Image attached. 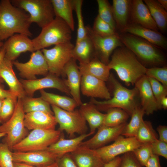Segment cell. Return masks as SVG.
Instances as JSON below:
<instances>
[{"mask_svg": "<svg viewBox=\"0 0 167 167\" xmlns=\"http://www.w3.org/2000/svg\"><path fill=\"white\" fill-rule=\"evenodd\" d=\"M107 65L110 70L115 71L121 80L129 85L135 84L145 75L147 69L135 55L124 46L114 51Z\"/></svg>", "mask_w": 167, "mask_h": 167, "instance_id": "cell-1", "label": "cell"}, {"mask_svg": "<svg viewBox=\"0 0 167 167\" xmlns=\"http://www.w3.org/2000/svg\"><path fill=\"white\" fill-rule=\"evenodd\" d=\"M29 15L13 6L9 0L0 2V41L7 40L15 34L31 37Z\"/></svg>", "mask_w": 167, "mask_h": 167, "instance_id": "cell-2", "label": "cell"}, {"mask_svg": "<svg viewBox=\"0 0 167 167\" xmlns=\"http://www.w3.org/2000/svg\"><path fill=\"white\" fill-rule=\"evenodd\" d=\"M124 46L132 52L145 64L154 67L166 64L165 56L160 48L139 37L128 33L119 35Z\"/></svg>", "mask_w": 167, "mask_h": 167, "instance_id": "cell-3", "label": "cell"}, {"mask_svg": "<svg viewBox=\"0 0 167 167\" xmlns=\"http://www.w3.org/2000/svg\"><path fill=\"white\" fill-rule=\"evenodd\" d=\"M108 80L110 81L113 88V97L101 101L92 98L90 102L94 104L99 110L107 111L111 108H118L131 116L138 106L135 100L138 92L137 89L135 87L132 89L126 88L111 75H110Z\"/></svg>", "mask_w": 167, "mask_h": 167, "instance_id": "cell-4", "label": "cell"}, {"mask_svg": "<svg viewBox=\"0 0 167 167\" xmlns=\"http://www.w3.org/2000/svg\"><path fill=\"white\" fill-rule=\"evenodd\" d=\"M72 31L63 20L55 16L51 23L42 28L41 32L37 37L32 40L34 51L52 45L70 42Z\"/></svg>", "mask_w": 167, "mask_h": 167, "instance_id": "cell-5", "label": "cell"}, {"mask_svg": "<svg viewBox=\"0 0 167 167\" xmlns=\"http://www.w3.org/2000/svg\"><path fill=\"white\" fill-rule=\"evenodd\" d=\"M14 6L29 14V21L42 28L51 23L55 16L50 0H12Z\"/></svg>", "mask_w": 167, "mask_h": 167, "instance_id": "cell-6", "label": "cell"}, {"mask_svg": "<svg viewBox=\"0 0 167 167\" xmlns=\"http://www.w3.org/2000/svg\"><path fill=\"white\" fill-rule=\"evenodd\" d=\"M25 114L22 99L18 98L12 115L7 121L0 125V132L6 134L3 143L6 144L11 151L14 146L28 134V129L24 124Z\"/></svg>", "mask_w": 167, "mask_h": 167, "instance_id": "cell-7", "label": "cell"}, {"mask_svg": "<svg viewBox=\"0 0 167 167\" xmlns=\"http://www.w3.org/2000/svg\"><path fill=\"white\" fill-rule=\"evenodd\" d=\"M62 134V132L55 129L33 130L14 146L12 150L26 152L46 150L58 140Z\"/></svg>", "mask_w": 167, "mask_h": 167, "instance_id": "cell-8", "label": "cell"}, {"mask_svg": "<svg viewBox=\"0 0 167 167\" xmlns=\"http://www.w3.org/2000/svg\"><path fill=\"white\" fill-rule=\"evenodd\" d=\"M51 105L56 122L59 125L58 130L65 131L71 138H74L75 134L80 135L87 133L86 122L79 109L69 111Z\"/></svg>", "mask_w": 167, "mask_h": 167, "instance_id": "cell-9", "label": "cell"}, {"mask_svg": "<svg viewBox=\"0 0 167 167\" xmlns=\"http://www.w3.org/2000/svg\"><path fill=\"white\" fill-rule=\"evenodd\" d=\"M74 46L70 41L55 45L50 49H41L48 64L49 73L58 77L62 75L65 66L72 58Z\"/></svg>", "mask_w": 167, "mask_h": 167, "instance_id": "cell-10", "label": "cell"}, {"mask_svg": "<svg viewBox=\"0 0 167 167\" xmlns=\"http://www.w3.org/2000/svg\"><path fill=\"white\" fill-rule=\"evenodd\" d=\"M87 35L93 44L96 57L102 62L107 65L111 54L117 48L124 46L119 34L110 36H99L92 31L90 26H85Z\"/></svg>", "mask_w": 167, "mask_h": 167, "instance_id": "cell-11", "label": "cell"}, {"mask_svg": "<svg viewBox=\"0 0 167 167\" xmlns=\"http://www.w3.org/2000/svg\"><path fill=\"white\" fill-rule=\"evenodd\" d=\"M142 144L135 137H125L120 135L114 140L112 144L94 150L104 163H106L121 154L132 152Z\"/></svg>", "mask_w": 167, "mask_h": 167, "instance_id": "cell-12", "label": "cell"}, {"mask_svg": "<svg viewBox=\"0 0 167 167\" xmlns=\"http://www.w3.org/2000/svg\"><path fill=\"white\" fill-rule=\"evenodd\" d=\"M12 63L19 71L20 76L24 79H36L37 75L46 76L49 73L48 64L41 50L32 53L30 59L26 62L16 61Z\"/></svg>", "mask_w": 167, "mask_h": 167, "instance_id": "cell-13", "label": "cell"}, {"mask_svg": "<svg viewBox=\"0 0 167 167\" xmlns=\"http://www.w3.org/2000/svg\"><path fill=\"white\" fill-rule=\"evenodd\" d=\"M19 81L27 96H28L33 97L36 91L47 88L57 89L68 95H70L69 90L63 80L49 73L41 78L30 80L21 79Z\"/></svg>", "mask_w": 167, "mask_h": 167, "instance_id": "cell-14", "label": "cell"}, {"mask_svg": "<svg viewBox=\"0 0 167 167\" xmlns=\"http://www.w3.org/2000/svg\"><path fill=\"white\" fill-rule=\"evenodd\" d=\"M126 124V122L114 127L102 125L98 129L97 132L92 137L83 141L80 145L93 150L102 147L121 135Z\"/></svg>", "mask_w": 167, "mask_h": 167, "instance_id": "cell-15", "label": "cell"}, {"mask_svg": "<svg viewBox=\"0 0 167 167\" xmlns=\"http://www.w3.org/2000/svg\"><path fill=\"white\" fill-rule=\"evenodd\" d=\"M3 47L5 51L4 58L12 62L22 53L35 52L32 40L28 36L21 34H15L9 38Z\"/></svg>", "mask_w": 167, "mask_h": 167, "instance_id": "cell-16", "label": "cell"}, {"mask_svg": "<svg viewBox=\"0 0 167 167\" xmlns=\"http://www.w3.org/2000/svg\"><path fill=\"white\" fill-rule=\"evenodd\" d=\"M14 162L34 166H45L56 162L57 155L47 150L26 152H13Z\"/></svg>", "mask_w": 167, "mask_h": 167, "instance_id": "cell-17", "label": "cell"}, {"mask_svg": "<svg viewBox=\"0 0 167 167\" xmlns=\"http://www.w3.org/2000/svg\"><path fill=\"white\" fill-rule=\"evenodd\" d=\"M62 75H67V79L63 80L64 83L70 95L78 106H80L83 103L80 94L82 75L75 59L72 58L67 63L64 68Z\"/></svg>", "mask_w": 167, "mask_h": 167, "instance_id": "cell-18", "label": "cell"}, {"mask_svg": "<svg viewBox=\"0 0 167 167\" xmlns=\"http://www.w3.org/2000/svg\"><path fill=\"white\" fill-rule=\"evenodd\" d=\"M80 90L83 95L92 98L107 100L111 98L105 82L90 75H82Z\"/></svg>", "mask_w": 167, "mask_h": 167, "instance_id": "cell-19", "label": "cell"}, {"mask_svg": "<svg viewBox=\"0 0 167 167\" xmlns=\"http://www.w3.org/2000/svg\"><path fill=\"white\" fill-rule=\"evenodd\" d=\"M122 33L131 34L144 39L160 49H167V39L158 31L130 23Z\"/></svg>", "mask_w": 167, "mask_h": 167, "instance_id": "cell-20", "label": "cell"}, {"mask_svg": "<svg viewBox=\"0 0 167 167\" xmlns=\"http://www.w3.org/2000/svg\"><path fill=\"white\" fill-rule=\"evenodd\" d=\"M130 23L158 31L147 6L142 0H132Z\"/></svg>", "mask_w": 167, "mask_h": 167, "instance_id": "cell-21", "label": "cell"}, {"mask_svg": "<svg viewBox=\"0 0 167 167\" xmlns=\"http://www.w3.org/2000/svg\"><path fill=\"white\" fill-rule=\"evenodd\" d=\"M135 85L139 93L141 107L145 114L149 115L159 109L148 77L146 75L143 76L137 80Z\"/></svg>", "mask_w": 167, "mask_h": 167, "instance_id": "cell-22", "label": "cell"}, {"mask_svg": "<svg viewBox=\"0 0 167 167\" xmlns=\"http://www.w3.org/2000/svg\"><path fill=\"white\" fill-rule=\"evenodd\" d=\"M24 124L28 130H54L57 123L54 115L44 112L36 111L25 113Z\"/></svg>", "mask_w": 167, "mask_h": 167, "instance_id": "cell-23", "label": "cell"}, {"mask_svg": "<svg viewBox=\"0 0 167 167\" xmlns=\"http://www.w3.org/2000/svg\"><path fill=\"white\" fill-rule=\"evenodd\" d=\"M12 62L4 58L0 65V77L8 86L9 89L18 98L27 96L22 84L17 79L13 69Z\"/></svg>", "mask_w": 167, "mask_h": 167, "instance_id": "cell-24", "label": "cell"}, {"mask_svg": "<svg viewBox=\"0 0 167 167\" xmlns=\"http://www.w3.org/2000/svg\"><path fill=\"white\" fill-rule=\"evenodd\" d=\"M70 154L77 167H103L105 164L94 150L81 146Z\"/></svg>", "mask_w": 167, "mask_h": 167, "instance_id": "cell-25", "label": "cell"}, {"mask_svg": "<svg viewBox=\"0 0 167 167\" xmlns=\"http://www.w3.org/2000/svg\"><path fill=\"white\" fill-rule=\"evenodd\" d=\"M91 135L89 133L75 138L66 139L62 134L58 140L49 146L46 150L55 154L58 158L61 157L74 151L86 138Z\"/></svg>", "mask_w": 167, "mask_h": 167, "instance_id": "cell-26", "label": "cell"}, {"mask_svg": "<svg viewBox=\"0 0 167 167\" xmlns=\"http://www.w3.org/2000/svg\"><path fill=\"white\" fill-rule=\"evenodd\" d=\"M112 6L116 30L122 33L130 23L132 0H113Z\"/></svg>", "mask_w": 167, "mask_h": 167, "instance_id": "cell-27", "label": "cell"}, {"mask_svg": "<svg viewBox=\"0 0 167 167\" xmlns=\"http://www.w3.org/2000/svg\"><path fill=\"white\" fill-rule=\"evenodd\" d=\"M79 69L82 75H88L104 82L108 80L110 76V71L108 65L101 62L96 57L88 63H79Z\"/></svg>", "mask_w": 167, "mask_h": 167, "instance_id": "cell-28", "label": "cell"}, {"mask_svg": "<svg viewBox=\"0 0 167 167\" xmlns=\"http://www.w3.org/2000/svg\"><path fill=\"white\" fill-rule=\"evenodd\" d=\"M86 122L89 124L92 135L96 130L103 125L105 114L101 112L95 105L91 102L82 103L79 109Z\"/></svg>", "mask_w": 167, "mask_h": 167, "instance_id": "cell-29", "label": "cell"}, {"mask_svg": "<svg viewBox=\"0 0 167 167\" xmlns=\"http://www.w3.org/2000/svg\"><path fill=\"white\" fill-rule=\"evenodd\" d=\"M71 56L72 58L81 64L88 63L96 57L92 42L87 35L83 39L76 43Z\"/></svg>", "mask_w": 167, "mask_h": 167, "instance_id": "cell-30", "label": "cell"}, {"mask_svg": "<svg viewBox=\"0 0 167 167\" xmlns=\"http://www.w3.org/2000/svg\"><path fill=\"white\" fill-rule=\"evenodd\" d=\"M55 16L63 20L72 31L74 30L75 24L73 15V0H50Z\"/></svg>", "mask_w": 167, "mask_h": 167, "instance_id": "cell-31", "label": "cell"}, {"mask_svg": "<svg viewBox=\"0 0 167 167\" xmlns=\"http://www.w3.org/2000/svg\"><path fill=\"white\" fill-rule=\"evenodd\" d=\"M41 97L50 105H55L64 110L71 111L78 106L73 98L40 90Z\"/></svg>", "mask_w": 167, "mask_h": 167, "instance_id": "cell-32", "label": "cell"}, {"mask_svg": "<svg viewBox=\"0 0 167 167\" xmlns=\"http://www.w3.org/2000/svg\"><path fill=\"white\" fill-rule=\"evenodd\" d=\"M150 14L159 30L165 32L167 28V12L157 0H144Z\"/></svg>", "mask_w": 167, "mask_h": 167, "instance_id": "cell-33", "label": "cell"}, {"mask_svg": "<svg viewBox=\"0 0 167 167\" xmlns=\"http://www.w3.org/2000/svg\"><path fill=\"white\" fill-rule=\"evenodd\" d=\"M22 100L23 108L25 114L33 112L42 111L54 115L50 105L41 97L33 98L26 96Z\"/></svg>", "mask_w": 167, "mask_h": 167, "instance_id": "cell-34", "label": "cell"}, {"mask_svg": "<svg viewBox=\"0 0 167 167\" xmlns=\"http://www.w3.org/2000/svg\"><path fill=\"white\" fill-rule=\"evenodd\" d=\"M145 114L141 107L137 106L131 115V118L128 124H126L121 135L126 137H135Z\"/></svg>", "mask_w": 167, "mask_h": 167, "instance_id": "cell-35", "label": "cell"}, {"mask_svg": "<svg viewBox=\"0 0 167 167\" xmlns=\"http://www.w3.org/2000/svg\"><path fill=\"white\" fill-rule=\"evenodd\" d=\"M107 111L103 125L107 126H116L126 123L129 116L126 111L120 108H111Z\"/></svg>", "mask_w": 167, "mask_h": 167, "instance_id": "cell-36", "label": "cell"}, {"mask_svg": "<svg viewBox=\"0 0 167 167\" xmlns=\"http://www.w3.org/2000/svg\"><path fill=\"white\" fill-rule=\"evenodd\" d=\"M135 137L141 143H151L158 139V135L151 123L143 120L141 123Z\"/></svg>", "mask_w": 167, "mask_h": 167, "instance_id": "cell-37", "label": "cell"}, {"mask_svg": "<svg viewBox=\"0 0 167 167\" xmlns=\"http://www.w3.org/2000/svg\"><path fill=\"white\" fill-rule=\"evenodd\" d=\"M97 2L98 12L97 15L101 19L109 24L116 31L112 6L107 0H97Z\"/></svg>", "mask_w": 167, "mask_h": 167, "instance_id": "cell-38", "label": "cell"}, {"mask_svg": "<svg viewBox=\"0 0 167 167\" xmlns=\"http://www.w3.org/2000/svg\"><path fill=\"white\" fill-rule=\"evenodd\" d=\"M74 10L75 11L77 19L78 28L76 43L83 39L87 36L86 26L84 22L82 14V8L83 1L73 0Z\"/></svg>", "mask_w": 167, "mask_h": 167, "instance_id": "cell-39", "label": "cell"}, {"mask_svg": "<svg viewBox=\"0 0 167 167\" xmlns=\"http://www.w3.org/2000/svg\"><path fill=\"white\" fill-rule=\"evenodd\" d=\"M17 97H9L3 100L0 112V123L3 124L11 117L15 111L17 101Z\"/></svg>", "mask_w": 167, "mask_h": 167, "instance_id": "cell-40", "label": "cell"}, {"mask_svg": "<svg viewBox=\"0 0 167 167\" xmlns=\"http://www.w3.org/2000/svg\"><path fill=\"white\" fill-rule=\"evenodd\" d=\"M92 28L96 34L102 36H110L117 33L109 24L101 19L98 15L95 19Z\"/></svg>", "mask_w": 167, "mask_h": 167, "instance_id": "cell-41", "label": "cell"}, {"mask_svg": "<svg viewBox=\"0 0 167 167\" xmlns=\"http://www.w3.org/2000/svg\"><path fill=\"white\" fill-rule=\"evenodd\" d=\"M132 152L143 167L145 166L148 160L153 154L150 143H142Z\"/></svg>", "mask_w": 167, "mask_h": 167, "instance_id": "cell-42", "label": "cell"}, {"mask_svg": "<svg viewBox=\"0 0 167 167\" xmlns=\"http://www.w3.org/2000/svg\"><path fill=\"white\" fill-rule=\"evenodd\" d=\"M145 75L155 79L167 87V66H155L147 68Z\"/></svg>", "mask_w": 167, "mask_h": 167, "instance_id": "cell-43", "label": "cell"}, {"mask_svg": "<svg viewBox=\"0 0 167 167\" xmlns=\"http://www.w3.org/2000/svg\"><path fill=\"white\" fill-rule=\"evenodd\" d=\"M148 78L159 109H161L160 105L161 101L163 97L167 96V87L153 78L149 77Z\"/></svg>", "mask_w": 167, "mask_h": 167, "instance_id": "cell-44", "label": "cell"}, {"mask_svg": "<svg viewBox=\"0 0 167 167\" xmlns=\"http://www.w3.org/2000/svg\"><path fill=\"white\" fill-rule=\"evenodd\" d=\"M0 167H15L13 152L3 143H0Z\"/></svg>", "mask_w": 167, "mask_h": 167, "instance_id": "cell-45", "label": "cell"}, {"mask_svg": "<svg viewBox=\"0 0 167 167\" xmlns=\"http://www.w3.org/2000/svg\"><path fill=\"white\" fill-rule=\"evenodd\" d=\"M119 167H143L132 152L124 154Z\"/></svg>", "mask_w": 167, "mask_h": 167, "instance_id": "cell-46", "label": "cell"}, {"mask_svg": "<svg viewBox=\"0 0 167 167\" xmlns=\"http://www.w3.org/2000/svg\"><path fill=\"white\" fill-rule=\"evenodd\" d=\"M153 154L167 158V143L158 139L151 143Z\"/></svg>", "mask_w": 167, "mask_h": 167, "instance_id": "cell-47", "label": "cell"}, {"mask_svg": "<svg viewBox=\"0 0 167 167\" xmlns=\"http://www.w3.org/2000/svg\"><path fill=\"white\" fill-rule=\"evenodd\" d=\"M56 162L57 167H77L70 153L58 158Z\"/></svg>", "mask_w": 167, "mask_h": 167, "instance_id": "cell-48", "label": "cell"}, {"mask_svg": "<svg viewBox=\"0 0 167 167\" xmlns=\"http://www.w3.org/2000/svg\"><path fill=\"white\" fill-rule=\"evenodd\" d=\"M146 167H161L159 156L153 154L148 160Z\"/></svg>", "mask_w": 167, "mask_h": 167, "instance_id": "cell-49", "label": "cell"}, {"mask_svg": "<svg viewBox=\"0 0 167 167\" xmlns=\"http://www.w3.org/2000/svg\"><path fill=\"white\" fill-rule=\"evenodd\" d=\"M159 136V139L167 143V126L164 125H159L157 128Z\"/></svg>", "mask_w": 167, "mask_h": 167, "instance_id": "cell-50", "label": "cell"}, {"mask_svg": "<svg viewBox=\"0 0 167 167\" xmlns=\"http://www.w3.org/2000/svg\"><path fill=\"white\" fill-rule=\"evenodd\" d=\"M13 97L16 96L9 90L5 89L4 85L0 83V99L3 100L6 98Z\"/></svg>", "mask_w": 167, "mask_h": 167, "instance_id": "cell-51", "label": "cell"}, {"mask_svg": "<svg viewBox=\"0 0 167 167\" xmlns=\"http://www.w3.org/2000/svg\"><path fill=\"white\" fill-rule=\"evenodd\" d=\"M121 157L118 156L109 162L106 163L103 167H119Z\"/></svg>", "mask_w": 167, "mask_h": 167, "instance_id": "cell-52", "label": "cell"}, {"mask_svg": "<svg viewBox=\"0 0 167 167\" xmlns=\"http://www.w3.org/2000/svg\"><path fill=\"white\" fill-rule=\"evenodd\" d=\"M14 165L15 167H57L56 162L52 165L45 166H32L22 163L17 162H14Z\"/></svg>", "mask_w": 167, "mask_h": 167, "instance_id": "cell-53", "label": "cell"}, {"mask_svg": "<svg viewBox=\"0 0 167 167\" xmlns=\"http://www.w3.org/2000/svg\"><path fill=\"white\" fill-rule=\"evenodd\" d=\"M5 53V50L2 47L0 52V65L4 58ZM4 82L3 79L0 77V83L2 84Z\"/></svg>", "mask_w": 167, "mask_h": 167, "instance_id": "cell-54", "label": "cell"}, {"mask_svg": "<svg viewBox=\"0 0 167 167\" xmlns=\"http://www.w3.org/2000/svg\"><path fill=\"white\" fill-rule=\"evenodd\" d=\"M160 105L161 108L166 109L167 108V97L166 96L163 97L160 102Z\"/></svg>", "mask_w": 167, "mask_h": 167, "instance_id": "cell-55", "label": "cell"}, {"mask_svg": "<svg viewBox=\"0 0 167 167\" xmlns=\"http://www.w3.org/2000/svg\"><path fill=\"white\" fill-rule=\"evenodd\" d=\"M158 2L161 5L166 11L167 10V0H158Z\"/></svg>", "mask_w": 167, "mask_h": 167, "instance_id": "cell-56", "label": "cell"}, {"mask_svg": "<svg viewBox=\"0 0 167 167\" xmlns=\"http://www.w3.org/2000/svg\"><path fill=\"white\" fill-rule=\"evenodd\" d=\"M4 43L0 41V52L3 46Z\"/></svg>", "mask_w": 167, "mask_h": 167, "instance_id": "cell-57", "label": "cell"}, {"mask_svg": "<svg viewBox=\"0 0 167 167\" xmlns=\"http://www.w3.org/2000/svg\"><path fill=\"white\" fill-rule=\"evenodd\" d=\"M6 134L4 133L0 132V138L2 137L3 136H5Z\"/></svg>", "mask_w": 167, "mask_h": 167, "instance_id": "cell-58", "label": "cell"}, {"mask_svg": "<svg viewBox=\"0 0 167 167\" xmlns=\"http://www.w3.org/2000/svg\"><path fill=\"white\" fill-rule=\"evenodd\" d=\"M3 100H0V111H1V107H2V106Z\"/></svg>", "mask_w": 167, "mask_h": 167, "instance_id": "cell-59", "label": "cell"}]
</instances>
